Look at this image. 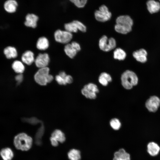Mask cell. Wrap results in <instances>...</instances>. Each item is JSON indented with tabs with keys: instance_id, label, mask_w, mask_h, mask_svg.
<instances>
[{
	"instance_id": "obj_35",
	"label": "cell",
	"mask_w": 160,
	"mask_h": 160,
	"mask_svg": "<svg viewBox=\"0 0 160 160\" xmlns=\"http://www.w3.org/2000/svg\"><path fill=\"white\" fill-rule=\"evenodd\" d=\"M71 44L75 50L77 52L80 51L81 48L80 44L77 42L73 41L71 43Z\"/></svg>"
},
{
	"instance_id": "obj_15",
	"label": "cell",
	"mask_w": 160,
	"mask_h": 160,
	"mask_svg": "<svg viewBox=\"0 0 160 160\" xmlns=\"http://www.w3.org/2000/svg\"><path fill=\"white\" fill-rule=\"evenodd\" d=\"M3 53L6 58L9 59L15 58L18 55L16 48L12 46H8L4 48Z\"/></svg>"
},
{
	"instance_id": "obj_38",
	"label": "cell",
	"mask_w": 160,
	"mask_h": 160,
	"mask_svg": "<svg viewBox=\"0 0 160 160\" xmlns=\"http://www.w3.org/2000/svg\"></svg>"
},
{
	"instance_id": "obj_10",
	"label": "cell",
	"mask_w": 160,
	"mask_h": 160,
	"mask_svg": "<svg viewBox=\"0 0 160 160\" xmlns=\"http://www.w3.org/2000/svg\"><path fill=\"white\" fill-rule=\"evenodd\" d=\"M132 55L136 60L139 63H144L147 61L148 53L144 48H140L134 51Z\"/></svg>"
},
{
	"instance_id": "obj_2",
	"label": "cell",
	"mask_w": 160,
	"mask_h": 160,
	"mask_svg": "<svg viewBox=\"0 0 160 160\" xmlns=\"http://www.w3.org/2000/svg\"><path fill=\"white\" fill-rule=\"evenodd\" d=\"M32 137L26 133H20L16 135L13 139V144L17 150L28 151L31 147L33 144Z\"/></svg>"
},
{
	"instance_id": "obj_22",
	"label": "cell",
	"mask_w": 160,
	"mask_h": 160,
	"mask_svg": "<svg viewBox=\"0 0 160 160\" xmlns=\"http://www.w3.org/2000/svg\"><path fill=\"white\" fill-rule=\"evenodd\" d=\"M64 28L66 31L71 33L77 32L79 30L78 20H73L70 23L65 24Z\"/></svg>"
},
{
	"instance_id": "obj_6",
	"label": "cell",
	"mask_w": 160,
	"mask_h": 160,
	"mask_svg": "<svg viewBox=\"0 0 160 160\" xmlns=\"http://www.w3.org/2000/svg\"><path fill=\"white\" fill-rule=\"evenodd\" d=\"M94 16L97 20L104 22L111 19L112 14L106 5H102L99 7L98 9L95 11Z\"/></svg>"
},
{
	"instance_id": "obj_5",
	"label": "cell",
	"mask_w": 160,
	"mask_h": 160,
	"mask_svg": "<svg viewBox=\"0 0 160 160\" xmlns=\"http://www.w3.org/2000/svg\"><path fill=\"white\" fill-rule=\"evenodd\" d=\"M116 45V41L113 37L108 38L107 36L103 35L100 39L99 46L102 51L108 52L114 49Z\"/></svg>"
},
{
	"instance_id": "obj_31",
	"label": "cell",
	"mask_w": 160,
	"mask_h": 160,
	"mask_svg": "<svg viewBox=\"0 0 160 160\" xmlns=\"http://www.w3.org/2000/svg\"><path fill=\"white\" fill-rule=\"evenodd\" d=\"M78 8L84 7L86 4L87 0H69Z\"/></svg>"
},
{
	"instance_id": "obj_29",
	"label": "cell",
	"mask_w": 160,
	"mask_h": 160,
	"mask_svg": "<svg viewBox=\"0 0 160 160\" xmlns=\"http://www.w3.org/2000/svg\"><path fill=\"white\" fill-rule=\"evenodd\" d=\"M110 124L111 127L115 130L119 129L121 126L120 120L116 118H113L111 119L110 121Z\"/></svg>"
},
{
	"instance_id": "obj_9",
	"label": "cell",
	"mask_w": 160,
	"mask_h": 160,
	"mask_svg": "<svg viewBox=\"0 0 160 160\" xmlns=\"http://www.w3.org/2000/svg\"><path fill=\"white\" fill-rule=\"evenodd\" d=\"M49 57L47 53H40L35 59L36 65L39 68L47 67L49 61Z\"/></svg>"
},
{
	"instance_id": "obj_3",
	"label": "cell",
	"mask_w": 160,
	"mask_h": 160,
	"mask_svg": "<svg viewBox=\"0 0 160 160\" xmlns=\"http://www.w3.org/2000/svg\"><path fill=\"white\" fill-rule=\"evenodd\" d=\"M121 84L125 89L130 90L138 84L139 79L136 74L130 70H126L121 74Z\"/></svg>"
},
{
	"instance_id": "obj_17",
	"label": "cell",
	"mask_w": 160,
	"mask_h": 160,
	"mask_svg": "<svg viewBox=\"0 0 160 160\" xmlns=\"http://www.w3.org/2000/svg\"><path fill=\"white\" fill-rule=\"evenodd\" d=\"M0 156L3 160H12L14 157V153L11 148L6 147L1 150Z\"/></svg>"
},
{
	"instance_id": "obj_4",
	"label": "cell",
	"mask_w": 160,
	"mask_h": 160,
	"mask_svg": "<svg viewBox=\"0 0 160 160\" xmlns=\"http://www.w3.org/2000/svg\"><path fill=\"white\" fill-rule=\"evenodd\" d=\"M49 69L47 67L40 68L36 73L34 78L38 84L44 86L52 82L53 79L52 75L49 74Z\"/></svg>"
},
{
	"instance_id": "obj_37",
	"label": "cell",
	"mask_w": 160,
	"mask_h": 160,
	"mask_svg": "<svg viewBox=\"0 0 160 160\" xmlns=\"http://www.w3.org/2000/svg\"><path fill=\"white\" fill-rule=\"evenodd\" d=\"M65 79L66 84H71L73 81V78L70 75H67L65 76Z\"/></svg>"
},
{
	"instance_id": "obj_21",
	"label": "cell",
	"mask_w": 160,
	"mask_h": 160,
	"mask_svg": "<svg viewBox=\"0 0 160 160\" xmlns=\"http://www.w3.org/2000/svg\"><path fill=\"white\" fill-rule=\"evenodd\" d=\"M36 46L37 48L40 50L46 49L49 46V42L48 39L44 36L39 38L37 41Z\"/></svg>"
},
{
	"instance_id": "obj_24",
	"label": "cell",
	"mask_w": 160,
	"mask_h": 160,
	"mask_svg": "<svg viewBox=\"0 0 160 160\" xmlns=\"http://www.w3.org/2000/svg\"><path fill=\"white\" fill-rule=\"evenodd\" d=\"M64 51L66 54L71 58H73L77 52L71 43H68L65 45L64 47Z\"/></svg>"
},
{
	"instance_id": "obj_8",
	"label": "cell",
	"mask_w": 160,
	"mask_h": 160,
	"mask_svg": "<svg viewBox=\"0 0 160 160\" xmlns=\"http://www.w3.org/2000/svg\"><path fill=\"white\" fill-rule=\"evenodd\" d=\"M145 106L150 112H156L160 106V98L156 95L150 96L146 101Z\"/></svg>"
},
{
	"instance_id": "obj_13",
	"label": "cell",
	"mask_w": 160,
	"mask_h": 160,
	"mask_svg": "<svg viewBox=\"0 0 160 160\" xmlns=\"http://www.w3.org/2000/svg\"><path fill=\"white\" fill-rule=\"evenodd\" d=\"M21 59L22 62L28 65H31L35 61L34 54L31 51L27 50L22 54Z\"/></svg>"
},
{
	"instance_id": "obj_1",
	"label": "cell",
	"mask_w": 160,
	"mask_h": 160,
	"mask_svg": "<svg viewBox=\"0 0 160 160\" xmlns=\"http://www.w3.org/2000/svg\"><path fill=\"white\" fill-rule=\"evenodd\" d=\"M116 22L114 29L117 33L125 34L132 31L133 21L129 16H119L116 18Z\"/></svg>"
},
{
	"instance_id": "obj_32",
	"label": "cell",
	"mask_w": 160,
	"mask_h": 160,
	"mask_svg": "<svg viewBox=\"0 0 160 160\" xmlns=\"http://www.w3.org/2000/svg\"><path fill=\"white\" fill-rule=\"evenodd\" d=\"M24 121L32 124H38L41 121L36 118L35 117L31 118L24 119Z\"/></svg>"
},
{
	"instance_id": "obj_28",
	"label": "cell",
	"mask_w": 160,
	"mask_h": 160,
	"mask_svg": "<svg viewBox=\"0 0 160 160\" xmlns=\"http://www.w3.org/2000/svg\"><path fill=\"white\" fill-rule=\"evenodd\" d=\"M81 94L86 98L91 99H94L97 97L96 93L92 92L83 87L81 90Z\"/></svg>"
},
{
	"instance_id": "obj_19",
	"label": "cell",
	"mask_w": 160,
	"mask_h": 160,
	"mask_svg": "<svg viewBox=\"0 0 160 160\" xmlns=\"http://www.w3.org/2000/svg\"><path fill=\"white\" fill-rule=\"evenodd\" d=\"M112 81L111 75L108 73L103 72L101 73L98 77V81L100 83L104 86H107L109 82Z\"/></svg>"
},
{
	"instance_id": "obj_18",
	"label": "cell",
	"mask_w": 160,
	"mask_h": 160,
	"mask_svg": "<svg viewBox=\"0 0 160 160\" xmlns=\"http://www.w3.org/2000/svg\"><path fill=\"white\" fill-rule=\"evenodd\" d=\"M147 9L151 14L158 12L160 9V3L154 0H149L147 3Z\"/></svg>"
},
{
	"instance_id": "obj_30",
	"label": "cell",
	"mask_w": 160,
	"mask_h": 160,
	"mask_svg": "<svg viewBox=\"0 0 160 160\" xmlns=\"http://www.w3.org/2000/svg\"><path fill=\"white\" fill-rule=\"evenodd\" d=\"M83 87H84L89 91L95 92L96 94L99 92V90L97 86L93 83H89L85 85Z\"/></svg>"
},
{
	"instance_id": "obj_36",
	"label": "cell",
	"mask_w": 160,
	"mask_h": 160,
	"mask_svg": "<svg viewBox=\"0 0 160 160\" xmlns=\"http://www.w3.org/2000/svg\"><path fill=\"white\" fill-rule=\"evenodd\" d=\"M50 140L53 146L56 147L58 145L59 142L54 137L51 136L50 138Z\"/></svg>"
},
{
	"instance_id": "obj_25",
	"label": "cell",
	"mask_w": 160,
	"mask_h": 160,
	"mask_svg": "<svg viewBox=\"0 0 160 160\" xmlns=\"http://www.w3.org/2000/svg\"><path fill=\"white\" fill-rule=\"evenodd\" d=\"M68 156L70 160H80L81 158V152L78 150L72 149L68 152Z\"/></svg>"
},
{
	"instance_id": "obj_7",
	"label": "cell",
	"mask_w": 160,
	"mask_h": 160,
	"mask_svg": "<svg viewBox=\"0 0 160 160\" xmlns=\"http://www.w3.org/2000/svg\"><path fill=\"white\" fill-rule=\"evenodd\" d=\"M55 41L62 44H67L73 38L72 33L66 30H57L54 34Z\"/></svg>"
},
{
	"instance_id": "obj_11",
	"label": "cell",
	"mask_w": 160,
	"mask_h": 160,
	"mask_svg": "<svg viewBox=\"0 0 160 160\" xmlns=\"http://www.w3.org/2000/svg\"><path fill=\"white\" fill-rule=\"evenodd\" d=\"M38 19V17L35 14H28L25 17V25L27 27L35 28L37 26Z\"/></svg>"
},
{
	"instance_id": "obj_14",
	"label": "cell",
	"mask_w": 160,
	"mask_h": 160,
	"mask_svg": "<svg viewBox=\"0 0 160 160\" xmlns=\"http://www.w3.org/2000/svg\"><path fill=\"white\" fill-rule=\"evenodd\" d=\"M113 156V160H130V154L122 148L115 152Z\"/></svg>"
},
{
	"instance_id": "obj_27",
	"label": "cell",
	"mask_w": 160,
	"mask_h": 160,
	"mask_svg": "<svg viewBox=\"0 0 160 160\" xmlns=\"http://www.w3.org/2000/svg\"><path fill=\"white\" fill-rule=\"evenodd\" d=\"M44 127L42 124L38 129L36 134L35 137V143L38 145H40L42 143V137L44 134Z\"/></svg>"
},
{
	"instance_id": "obj_34",
	"label": "cell",
	"mask_w": 160,
	"mask_h": 160,
	"mask_svg": "<svg viewBox=\"0 0 160 160\" xmlns=\"http://www.w3.org/2000/svg\"><path fill=\"white\" fill-rule=\"evenodd\" d=\"M15 79L17 84H20L23 81V76L22 74H18L15 77Z\"/></svg>"
},
{
	"instance_id": "obj_12",
	"label": "cell",
	"mask_w": 160,
	"mask_h": 160,
	"mask_svg": "<svg viewBox=\"0 0 160 160\" xmlns=\"http://www.w3.org/2000/svg\"><path fill=\"white\" fill-rule=\"evenodd\" d=\"M18 3L15 0H7L4 4V8L7 13L15 12L17 9Z\"/></svg>"
},
{
	"instance_id": "obj_20",
	"label": "cell",
	"mask_w": 160,
	"mask_h": 160,
	"mask_svg": "<svg viewBox=\"0 0 160 160\" xmlns=\"http://www.w3.org/2000/svg\"><path fill=\"white\" fill-rule=\"evenodd\" d=\"M12 67L14 71L17 74H22L25 70L23 63L19 60L14 61L12 64Z\"/></svg>"
},
{
	"instance_id": "obj_26",
	"label": "cell",
	"mask_w": 160,
	"mask_h": 160,
	"mask_svg": "<svg viewBox=\"0 0 160 160\" xmlns=\"http://www.w3.org/2000/svg\"><path fill=\"white\" fill-rule=\"evenodd\" d=\"M51 136L54 137L59 142L63 143L65 140L64 134L60 130H55L52 133Z\"/></svg>"
},
{
	"instance_id": "obj_16",
	"label": "cell",
	"mask_w": 160,
	"mask_h": 160,
	"mask_svg": "<svg viewBox=\"0 0 160 160\" xmlns=\"http://www.w3.org/2000/svg\"><path fill=\"white\" fill-rule=\"evenodd\" d=\"M147 149L148 153L153 156L157 155L160 151V147L159 145L153 142H150L148 144Z\"/></svg>"
},
{
	"instance_id": "obj_33",
	"label": "cell",
	"mask_w": 160,
	"mask_h": 160,
	"mask_svg": "<svg viewBox=\"0 0 160 160\" xmlns=\"http://www.w3.org/2000/svg\"><path fill=\"white\" fill-rule=\"evenodd\" d=\"M55 80L57 83L60 85H65L67 84L65 79L59 75L56 76Z\"/></svg>"
},
{
	"instance_id": "obj_23",
	"label": "cell",
	"mask_w": 160,
	"mask_h": 160,
	"mask_svg": "<svg viewBox=\"0 0 160 160\" xmlns=\"http://www.w3.org/2000/svg\"><path fill=\"white\" fill-rule=\"evenodd\" d=\"M127 56L126 52L122 49L118 48L115 49L113 52V57L114 59L119 60H124Z\"/></svg>"
}]
</instances>
